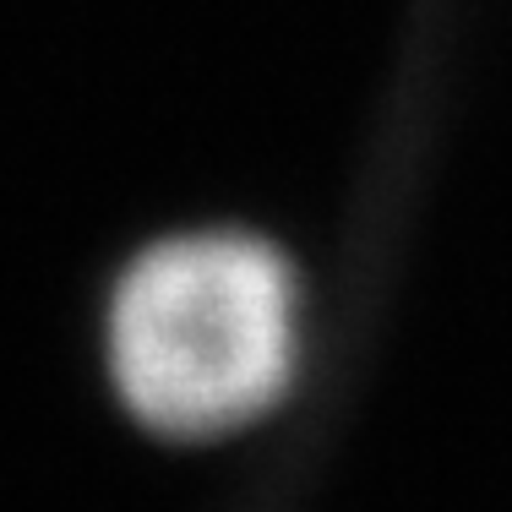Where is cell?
<instances>
[{
	"instance_id": "1",
	"label": "cell",
	"mask_w": 512,
	"mask_h": 512,
	"mask_svg": "<svg viewBox=\"0 0 512 512\" xmlns=\"http://www.w3.org/2000/svg\"><path fill=\"white\" fill-rule=\"evenodd\" d=\"M104 387L137 431L207 447L262 425L300 376V278L256 235L153 240L99 311Z\"/></svg>"
}]
</instances>
